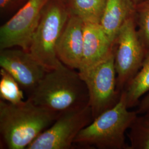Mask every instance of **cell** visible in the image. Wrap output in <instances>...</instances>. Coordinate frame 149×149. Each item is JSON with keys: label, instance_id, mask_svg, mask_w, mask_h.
<instances>
[{"label": "cell", "instance_id": "6da1fadb", "mask_svg": "<svg viewBox=\"0 0 149 149\" xmlns=\"http://www.w3.org/2000/svg\"><path fill=\"white\" fill-rule=\"evenodd\" d=\"M59 116L29 99L18 104L1 99V138L7 149H27Z\"/></svg>", "mask_w": 149, "mask_h": 149}, {"label": "cell", "instance_id": "7a4b0ae2", "mask_svg": "<svg viewBox=\"0 0 149 149\" xmlns=\"http://www.w3.org/2000/svg\"><path fill=\"white\" fill-rule=\"evenodd\" d=\"M38 106L60 114L88 104V92L79 71L64 64L49 70L28 98Z\"/></svg>", "mask_w": 149, "mask_h": 149}, {"label": "cell", "instance_id": "3957f363", "mask_svg": "<svg viewBox=\"0 0 149 149\" xmlns=\"http://www.w3.org/2000/svg\"><path fill=\"white\" fill-rule=\"evenodd\" d=\"M123 92L117 103L81 130L74 144L99 149H129L125 134L138 116L129 110Z\"/></svg>", "mask_w": 149, "mask_h": 149}, {"label": "cell", "instance_id": "277c9868", "mask_svg": "<svg viewBox=\"0 0 149 149\" xmlns=\"http://www.w3.org/2000/svg\"><path fill=\"white\" fill-rule=\"evenodd\" d=\"M79 72L87 88L93 119L117 103L122 93L117 88L114 49L99 63Z\"/></svg>", "mask_w": 149, "mask_h": 149}, {"label": "cell", "instance_id": "5b68a950", "mask_svg": "<svg viewBox=\"0 0 149 149\" xmlns=\"http://www.w3.org/2000/svg\"><path fill=\"white\" fill-rule=\"evenodd\" d=\"M147 50L131 16L120 28L114 43L117 88L121 93L140 69Z\"/></svg>", "mask_w": 149, "mask_h": 149}, {"label": "cell", "instance_id": "8992f818", "mask_svg": "<svg viewBox=\"0 0 149 149\" xmlns=\"http://www.w3.org/2000/svg\"><path fill=\"white\" fill-rule=\"evenodd\" d=\"M68 20L62 7L50 6L43 12L33 36L29 52L48 70L62 64L57 56L56 47Z\"/></svg>", "mask_w": 149, "mask_h": 149}, {"label": "cell", "instance_id": "52a82bcc", "mask_svg": "<svg viewBox=\"0 0 149 149\" xmlns=\"http://www.w3.org/2000/svg\"><path fill=\"white\" fill-rule=\"evenodd\" d=\"M88 104L60 114L53 124L39 135L27 149H69L82 129L93 120Z\"/></svg>", "mask_w": 149, "mask_h": 149}, {"label": "cell", "instance_id": "ba28073f", "mask_svg": "<svg viewBox=\"0 0 149 149\" xmlns=\"http://www.w3.org/2000/svg\"><path fill=\"white\" fill-rule=\"evenodd\" d=\"M48 0H28L27 3L0 28V49L15 47L29 51L32 39Z\"/></svg>", "mask_w": 149, "mask_h": 149}, {"label": "cell", "instance_id": "9c48e42d", "mask_svg": "<svg viewBox=\"0 0 149 149\" xmlns=\"http://www.w3.org/2000/svg\"><path fill=\"white\" fill-rule=\"evenodd\" d=\"M0 66L9 72L29 94L49 70L29 51L23 49L1 50Z\"/></svg>", "mask_w": 149, "mask_h": 149}, {"label": "cell", "instance_id": "30bf717a", "mask_svg": "<svg viewBox=\"0 0 149 149\" xmlns=\"http://www.w3.org/2000/svg\"><path fill=\"white\" fill-rule=\"evenodd\" d=\"M84 22L77 16L68 18L56 47L60 61L73 69L79 70L83 56Z\"/></svg>", "mask_w": 149, "mask_h": 149}, {"label": "cell", "instance_id": "8fae6325", "mask_svg": "<svg viewBox=\"0 0 149 149\" xmlns=\"http://www.w3.org/2000/svg\"><path fill=\"white\" fill-rule=\"evenodd\" d=\"M114 43L100 23H84L83 56L78 71L94 66L112 53Z\"/></svg>", "mask_w": 149, "mask_h": 149}, {"label": "cell", "instance_id": "7c38bea8", "mask_svg": "<svg viewBox=\"0 0 149 149\" xmlns=\"http://www.w3.org/2000/svg\"><path fill=\"white\" fill-rule=\"evenodd\" d=\"M134 9L130 0H107L100 24L113 43L123 24L133 16Z\"/></svg>", "mask_w": 149, "mask_h": 149}, {"label": "cell", "instance_id": "4fadbf2b", "mask_svg": "<svg viewBox=\"0 0 149 149\" xmlns=\"http://www.w3.org/2000/svg\"><path fill=\"white\" fill-rule=\"evenodd\" d=\"M149 91V48L140 69L122 91L128 108L137 106L141 98Z\"/></svg>", "mask_w": 149, "mask_h": 149}, {"label": "cell", "instance_id": "5bb4252c", "mask_svg": "<svg viewBox=\"0 0 149 149\" xmlns=\"http://www.w3.org/2000/svg\"><path fill=\"white\" fill-rule=\"evenodd\" d=\"M107 0H72V11L84 23H100Z\"/></svg>", "mask_w": 149, "mask_h": 149}, {"label": "cell", "instance_id": "9a60e30c", "mask_svg": "<svg viewBox=\"0 0 149 149\" xmlns=\"http://www.w3.org/2000/svg\"><path fill=\"white\" fill-rule=\"evenodd\" d=\"M129 129V149H149V110L138 114Z\"/></svg>", "mask_w": 149, "mask_h": 149}, {"label": "cell", "instance_id": "2e32d148", "mask_svg": "<svg viewBox=\"0 0 149 149\" xmlns=\"http://www.w3.org/2000/svg\"><path fill=\"white\" fill-rule=\"evenodd\" d=\"M0 76L1 99L14 104L24 101L23 91L16 79L2 68L0 69Z\"/></svg>", "mask_w": 149, "mask_h": 149}, {"label": "cell", "instance_id": "e0dca14e", "mask_svg": "<svg viewBox=\"0 0 149 149\" xmlns=\"http://www.w3.org/2000/svg\"><path fill=\"white\" fill-rule=\"evenodd\" d=\"M138 21L139 36L146 49L149 48V0L141 1L138 5ZM135 7V8H136Z\"/></svg>", "mask_w": 149, "mask_h": 149}, {"label": "cell", "instance_id": "ac0fdd59", "mask_svg": "<svg viewBox=\"0 0 149 149\" xmlns=\"http://www.w3.org/2000/svg\"><path fill=\"white\" fill-rule=\"evenodd\" d=\"M136 112L138 114H143L149 110V91L139 102Z\"/></svg>", "mask_w": 149, "mask_h": 149}, {"label": "cell", "instance_id": "d6986e66", "mask_svg": "<svg viewBox=\"0 0 149 149\" xmlns=\"http://www.w3.org/2000/svg\"><path fill=\"white\" fill-rule=\"evenodd\" d=\"M14 0H0V7L1 9L5 8Z\"/></svg>", "mask_w": 149, "mask_h": 149}, {"label": "cell", "instance_id": "ffe728a7", "mask_svg": "<svg viewBox=\"0 0 149 149\" xmlns=\"http://www.w3.org/2000/svg\"><path fill=\"white\" fill-rule=\"evenodd\" d=\"M130 1L133 3L134 5L135 6V7L141 1V0H130Z\"/></svg>", "mask_w": 149, "mask_h": 149}]
</instances>
